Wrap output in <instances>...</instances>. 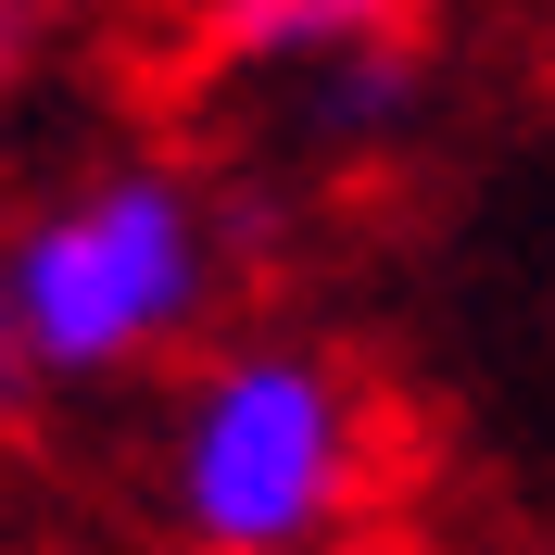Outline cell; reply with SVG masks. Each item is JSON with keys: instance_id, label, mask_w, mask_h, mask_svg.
Instances as JSON below:
<instances>
[{"instance_id": "8992f818", "label": "cell", "mask_w": 555, "mask_h": 555, "mask_svg": "<svg viewBox=\"0 0 555 555\" xmlns=\"http://www.w3.org/2000/svg\"><path fill=\"white\" fill-rule=\"evenodd\" d=\"M51 416V391H38L26 341H13V304H0V454H26V429Z\"/></svg>"}, {"instance_id": "277c9868", "label": "cell", "mask_w": 555, "mask_h": 555, "mask_svg": "<svg viewBox=\"0 0 555 555\" xmlns=\"http://www.w3.org/2000/svg\"><path fill=\"white\" fill-rule=\"evenodd\" d=\"M429 26H442V0H165V64L177 89H253L266 102L341 51H391Z\"/></svg>"}, {"instance_id": "6da1fadb", "label": "cell", "mask_w": 555, "mask_h": 555, "mask_svg": "<svg viewBox=\"0 0 555 555\" xmlns=\"http://www.w3.org/2000/svg\"><path fill=\"white\" fill-rule=\"evenodd\" d=\"M127 505L152 555H366L404 505V404L366 341L253 304L139 404Z\"/></svg>"}, {"instance_id": "7a4b0ae2", "label": "cell", "mask_w": 555, "mask_h": 555, "mask_svg": "<svg viewBox=\"0 0 555 555\" xmlns=\"http://www.w3.org/2000/svg\"><path fill=\"white\" fill-rule=\"evenodd\" d=\"M266 203L190 139H89L0 203V304L51 404L165 391L253 315Z\"/></svg>"}, {"instance_id": "5b68a950", "label": "cell", "mask_w": 555, "mask_h": 555, "mask_svg": "<svg viewBox=\"0 0 555 555\" xmlns=\"http://www.w3.org/2000/svg\"><path fill=\"white\" fill-rule=\"evenodd\" d=\"M76 26H89V0H0V127H13L51 76H64Z\"/></svg>"}, {"instance_id": "3957f363", "label": "cell", "mask_w": 555, "mask_h": 555, "mask_svg": "<svg viewBox=\"0 0 555 555\" xmlns=\"http://www.w3.org/2000/svg\"><path fill=\"white\" fill-rule=\"evenodd\" d=\"M266 127V165L304 177V190H353V177H391L416 139L442 127V38H391V51H341V64L291 76L253 102Z\"/></svg>"}]
</instances>
